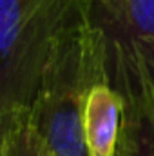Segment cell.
<instances>
[{
    "mask_svg": "<svg viewBox=\"0 0 154 156\" xmlns=\"http://www.w3.org/2000/svg\"><path fill=\"white\" fill-rule=\"evenodd\" d=\"M100 82H105L102 51L91 29L71 42L47 67L29 115L53 156H89L83 105L89 89Z\"/></svg>",
    "mask_w": 154,
    "mask_h": 156,
    "instance_id": "3957f363",
    "label": "cell"
},
{
    "mask_svg": "<svg viewBox=\"0 0 154 156\" xmlns=\"http://www.w3.org/2000/svg\"><path fill=\"white\" fill-rule=\"evenodd\" d=\"M114 156H125V151H123V147L118 144V151H116V154Z\"/></svg>",
    "mask_w": 154,
    "mask_h": 156,
    "instance_id": "52a82bcc",
    "label": "cell"
},
{
    "mask_svg": "<svg viewBox=\"0 0 154 156\" xmlns=\"http://www.w3.org/2000/svg\"><path fill=\"white\" fill-rule=\"evenodd\" d=\"M125 102L105 83H94L83 105V136L89 156H114L121 134Z\"/></svg>",
    "mask_w": 154,
    "mask_h": 156,
    "instance_id": "277c9868",
    "label": "cell"
},
{
    "mask_svg": "<svg viewBox=\"0 0 154 156\" xmlns=\"http://www.w3.org/2000/svg\"><path fill=\"white\" fill-rule=\"evenodd\" d=\"M0 156H49V149L31 118L0 123Z\"/></svg>",
    "mask_w": 154,
    "mask_h": 156,
    "instance_id": "5b68a950",
    "label": "cell"
},
{
    "mask_svg": "<svg viewBox=\"0 0 154 156\" xmlns=\"http://www.w3.org/2000/svg\"><path fill=\"white\" fill-rule=\"evenodd\" d=\"M49 156H53V154H51V153H49Z\"/></svg>",
    "mask_w": 154,
    "mask_h": 156,
    "instance_id": "ba28073f",
    "label": "cell"
},
{
    "mask_svg": "<svg viewBox=\"0 0 154 156\" xmlns=\"http://www.w3.org/2000/svg\"><path fill=\"white\" fill-rule=\"evenodd\" d=\"M105 82L123 98V113L154 122V0H87Z\"/></svg>",
    "mask_w": 154,
    "mask_h": 156,
    "instance_id": "7a4b0ae2",
    "label": "cell"
},
{
    "mask_svg": "<svg viewBox=\"0 0 154 156\" xmlns=\"http://www.w3.org/2000/svg\"><path fill=\"white\" fill-rule=\"evenodd\" d=\"M87 31V0H0V123L29 118L44 73Z\"/></svg>",
    "mask_w": 154,
    "mask_h": 156,
    "instance_id": "6da1fadb",
    "label": "cell"
},
{
    "mask_svg": "<svg viewBox=\"0 0 154 156\" xmlns=\"http://www.w3.org/2000/svg\"><path fill=\"white\" fill-rule=\"evenodd\" d=\"M120 145L125 156H154V122L142 115L123 113Z\"/></svg>",
    "mask_w": 154,
    "mask_h": 156,
    "instance_id": "8992f818",
    "label": "cell"
}]
</instances>
